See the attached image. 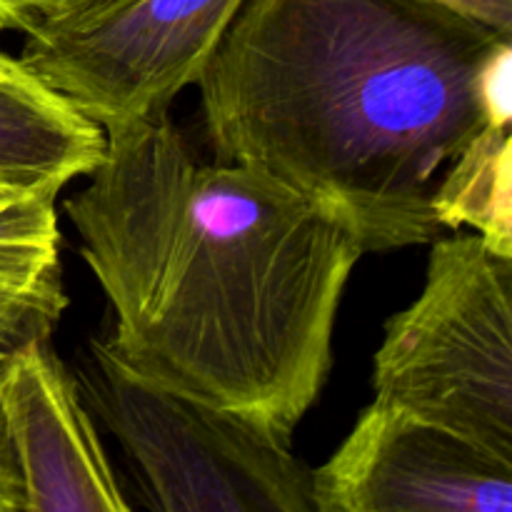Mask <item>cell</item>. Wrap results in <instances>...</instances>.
<instances>
[{
  "instance_id": "1",
  "label": "cell",
  "mask_w": 512,
  "mask_h": 512,
  "mask_svg": "<svg viewBox=\"0 0 512 512\" xmlns=\"http://www.w3.org/2000/svg\"><path fill=\"white\" fill-rule=\"evenodd\" d=\"M65 200L135 383L238 418L293 448L328 383L355 235L295 190L205 163L168 115L105 138Z\"/></svg>"
},
{
  "instance_id": "2",
  "label": "cell",
  "mask_w": 512,
  "mask_h": 512,
  "mask_svg": "<svg viewBox=\"0 0 512 512\" xmlns=\"http://www.w3.org/2000/svg\"><path fill=\"white\" fill-rule=\"evenodd\" d=\"M510 58V35L440 0H245L195 85L215 160L385 253L448 235L438 195L510 125Z\"/></svg>"
},
{
  "instance_id": "3",
  "label": "cell",
  "mask_w": 512,
  "mask_h": 512,
  "mask_svg": "<svg viewBox=\"0 0 512 512\" xmlns=\"http://www.w3.org/2000/svg\"><path fill=\"white\" fill-rule=\"evenodd\" d=\"M375 403L512 460V255L435 240L418 298L385 323Z\"/></svg>"
},
{
  "instance_id": "4",
  "label": "cell",
  "mask_w": 512,
  "mask_h": 512,
  "mask_svg": "<svg viewBox=\"0 0 512 512\" xmlns=\"http://www.w3.org/2000/svg\"><path fill=\"white\" fill-rule=\"evenodd\" d=\"M80 393L118 443L148 512H318L310 468L293 448L135 383L103 340L90 343Z\"/></svg>"
},
{
  "instance_id": "5",
  "label": "cell",
  "mask_w": 512,
  "mask_h": 512,
  "mask_svg": "<svg viewBox=\"0 0 512 512\" xmlns=\"http://www.w3.org/2000/svg\"><path fill=\"white\" fill-rule=\"evenodd\" d=\"M245 0H85L25 30L20 63L108 135L168 115Z\"/></svg>"
},
{
  "instance_id": "6",
  "label": "cell",
  "mask_w": 512,
  "mask_h": 512,
  "mask_svg": "<svg viewBox=\"0 0 512 512\" xmlns=\"http://www.w3.org/2000/svg\"><path fill=\"white\" fill-rule=\"evenodd\" d=\"M310 478L318 512H512V460L375 400Z\"/></svg>"
},
{
  "instance_id": "7",
  "label": "cell",
  "mask_w": 512,
  "mask_h": 512,
  "mask_svg": "<svg viewBox=\"0 0 512 512\" xmlns=\"http://www.w3.org/2000/svg\"><path fill=\"white\" fill-rule=\"evenodd\" d=\"M0 405L20 483V512H133L78 380L40 338L0 370Z\"/></svg>"
},
{
  "instance_id": "8",
  "label": "cell",
  "mask_w": 512,
  "mask_h": 512,
  "mask_svg": "<svg viewBox=\"0 0 512 512\" xmlns=\"http://www.w3.org/2000/svg\"><path fill=\"white\" fill-rule=\"evenodd\" d=\"M103 153V130L0 50V188L55 200Z\"/></svg>"
},
{
  "instance_id": "9",
  "label": "cell",
  "mask_w": 512,
  "mask_h": 512,
  "mask_svg": "<svg viewBox=\"0 0 512 512\" xmlns=\"http://www.w3.org/2000/svg\"><path fill=\"white\" fill-rule=\"evenodd\" d=\"M435 210L448 233L473 225L480 238L512 255L510 125H493L470 145L445 180Z\"/></svg>"
},
{
  "instance_id": "10",
  "label": "cell",
  "mask_w": 512,
  "mask_h": 512,
  "mask_svg": "<svg viewBox=\"0 0 512 512\" xmlns=\"http://www.w3.org/2000/svg\"><path fill=\"white\" fill-rule=\"evenodd\" d=\"M55 200H0V295L63 285Z\"/></svg>"
},
{
  "instance_id": "11",
  "label": "cell",
  "mask_w": 512,
  "mask_h": 512,
  "mask_svg": "<svg viewBox=\"0 0 512 512\" xmlns=\"http://www.w3.org/2000/svg\"><path fill=\"white\" fill-rule=\"evenodd\" d=\"M68 298L63 285L30 295H0V370L8 360L40 338H50L63 315Z\"/></svg>"
},
{
  "instance_id": "12",
  "label": "cell",
  "mask_w": 512,
  "mask_h": 512,
  "mask_svg": "<svg viewBox=\"0 0 512 512\" xmlns=\"http://www.w3.org/2000/svg\"><path fill=\"white\" fill-rule=\"evenodd\" d=\"M80 3L85 0H0V30L25 33L35 20L75 8Z\"/></svg>"
},
{
  "instance_id": "13",
  "label": "cell",
  "mask_w": 512,
  "mask_h": 512,
  "mask_svg": "<svg viewBox=\"0 0 512 512\" xmlns=\"http://www.w3.org/2000/svg\"><path fill=\"white\" fill-rule=\"evenodd\" d=\"M0 512H20V483L13 443L0 405Z\"/></svg>"
},
{
  "instance_id": "14",
  "label": "cell",
  "mask_w": 512,
  "mask_h": 512,
  "mask_svg": "<svg viewBox=\"0 0 512 512\" xmlns=\"http://www.w3.org/2000/svg\"><path fill=\"white\" fill-rule=\"evenodd\" d=\"M512 38V0H440Z\"/></svg>"
},
{
  "instance_id": "15",
  "label": "cell",
  "mask_w": 512,
  "mask_h": 512,
  "mask_svg": "<svg viewBox=\"0 0 512 512\" xmlns=\"http://www.w3.org/2000/svg\"><path fill=\"white\" fill-rule=\"evenodd\" d=\"M23 195H15V193H8V190L0 188V200H20Z\"/></svg>"
}]
</instances>
